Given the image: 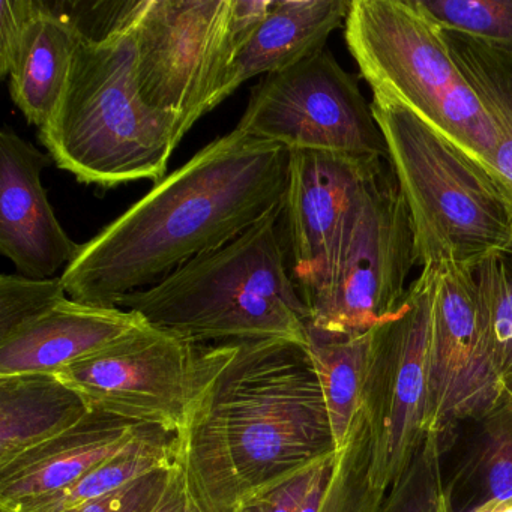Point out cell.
Segmentation results:
<instances>
[{"label": "cell", "mask_w": 512, "mask_h": 512, "mask_svg": "<svg viewBox=\"0 0 512 512\" xmlns=\"http://www.w3.org/2000/svg\"><path fill=\"white\" fill-rule=\"evenodd\" d=\"M197 350L176 460L202 512H238L337 455L307 347L260 338Z\"/></svg>", "instance_id": "cell-1"}, {"label": "cell", "mask_w": 512, "mask_h": 512, "mask_svg": "<svg viewBox=\"0 0 512 512\" xmlns=\"http://www.w3.org/2000/svg\"><path fill=\"white\" fill-rule=\"evenodd\" d=\"M289 151L238 128L212 140L97 236L61 274L70 298L116 307L283 206Z\"/></svg>", "instance_id": "cell-2"}, {"label": "cell", "mask_w": 512, "mask_h": 512, "mask_svg": "<svg viewBox=\"0 0 512 512\" xmlns=\"http://www.w3.org/2000/svg\"><path fill=\"white\" fill-rule=\"evenodd\" d=\"M125 4L98 37L83 35L64 94L40 140L82 184L113 188L163 181L182 142L173 119L143 101Z\"/></svg>", "instance_id": "cell-3"}, {"label": "cell", "mask_w": 512, "mask_h": 512, "mask_svg": "<svg viewBox=\"0 0 512 512\" xmlns=\"http://www.w3.org/2000/svg\"><path fill=\"white\" fill-rule=\"evenodd\" d=\"M283 206L116 307L196 346L283 338L308 346V308L281 244Z\"/></svg>", "instance_id": "cell-4"}, {"label": "cell", "mask_w": 512, "mask_h": 512, "mask_svg": "<svg viewBox=\"0 0 512 512\" xmlns=\"http://www.w3.org/2000/svg\"><path fill=\"white\" fill-rule=\"evenodd\" d=\"M415 238L418 265L473 269L512 247V200L463 151L395 104L374 101Z\"/></svg>", "instance_id": "cell-5"}, {"label": "cell", "mask_w": 512, "mask_h": 512, "mask_svg": "<svg viewBox=\"0 0 512 512\" xmlns=\"http://www.w3.org/2000/svg\"><path fill=\"white\" fill-rule=\"evenodd\" d=\"M344 38L374 101L409 110L494 176L493 118L416 0H352Z\"/></svg>", "instance_id": "cell-6"}, {"label": "cell", "mask_w": 512, "mask_h": 512, "mask_svg": "<svg viewBox=\"0 0 512 512\" xmlns=\"http://www.w3.org/2000/svg\"><path fill=\"white\" fill-rule=\"evenodd\" d=\"M418 265L406 205L391 166L344 226L317 286L304 296L308 331L353 335L391 319Z\"/></svg>", "instance_id": "cell-7"}, {"label": "cell", "mask_w": 512, "mask_h": 512, "mask_svg": "<svg viewBox=\"0 0 512 512\" xmlns=\"http://www.w3.org/2000/svg\"><path fill=\"white\" fill-rule=\"evenodd\" d=\"M143 101L173 119L179 139L217 107L239 49L233 0H140L125 4Z\"/></svg>", "instance_id": "cell-8"}, {"label": "cell", "mask_w": 512, "mask_h": 512, "mask_svg": "<svg viewBox=\"0 0 512 512\" xmlns=\"http://www.w3.org/2000/svg\"><path fill=\"white\" fill-rule=\"evenodd\" d=\"M239 131L287 151L388 158L385 139L358 83L323 49L251 89Z\"/></svg>", "instance_id": "cell-9"}, {"label": "cell", "mask_w": 512, "mask_h": 512, "mask_svg": "<svg viewBox=\"0 0 512 512\" xmlns=\"http://www.w3.org/2000/svg\"><path fill=\"white\" fill-rule=\"evenodd\" d=\"M433 266L412 281L400 310L376 328L362 412L370 431L371 487L389 490L415 460L425 436Z\"/></svg>", "instance_id": "cell-10"}, {"label": "cell", "mask_w": 512, "mask_h": 512, "mask_svg": "<svg viewBox=\"0 0 512 512\" xmlns=\"http://www.w3.org/2000/svg\"><path fill=\"white\" fill-rule=\"evenodd\" d=\"M197 368L196 344L146 323L55 376L91 410L176 434L196 394Z\"/></svg>", "instance_id": "cell-11"}, {"label": "cell", "mask_w": 512, "mask_h": 512, "mask_svg": "<svg viewBox=\"0 0 512 512\" xmlns=\"http://www.w3.org/2000/svg\"><path fill=\"white\" fill-rule=\"evenodd\" d=\"M425 434L445 437L458 424L482 421L506 400L494 364L473 269L433 266Z\"/></svg>", "instance_id": "cell-12"}, {"label": "cell", "mask_w": 512, "mask_h": 512, "mask_svg": "<svg viewBox=\"0 0 512 512\" xmlns=\"http://www.w3.org/2000/svg\"><path fill=\"white\" fill-rule=\"evenodd\" d=\"M388 167V158L289 151L281 215L302 298L319 283L350 215Z\"/></svg>", "instance_id": "cell-13"}, {"label": "cell", "mask_w": 512, "mask_h": 512, "mask_svg": "<svg viewBox=\"0 0 512 512\" xmlns=\"http://www.w3.org/2000/svg\"><path fill=\"white\" fill-rule=\"evenodd\" d=\"M50 161L13 128L0 133V253L25 277H56L80 250L43 187L41 175Z\"/></svg>", "instance_id": "cell-14"}, {"label": "cell", "mask_w": 512, "mask_h": 512, "mask_svg": "<svg viewBox=\"0 0 512 512\" xmlns=\"http://www.w3.org/2000/svg\"><path fill=\"white\" fill-rule=\"evenodd\" d=\"M146 323L137 311L67 296L0 338V379L58 373Z\"/></svg>", "instance_id": "cell-15"}, {"label": "cell", "mask_w": 512, "mask_h": 512, "mask_svg": "<svg viewBox=\"0 0 512 512\" xmlns=\"http://www.w3.org/2000/svg\"><path fill=\"white\" fill-rule=\"evenodd\" d=\"M151 425L91 410L0 467V512L52 496L118 454Z\"/></svg>", "instance_id": "cell-16"}, {"label": "cell", "mask_w": 512, "mask_h": 512, "mask_svg": "<svg viewBox=\"0 0 512 512\" xmlns=\"http://www.w3.org/2000/svg\"><path fill=\"white\" fill-rule=\"evenodd\" d=\"M352 0H277L256 31L236 50L218 104L257 76L295 67L325 49L346 22Z\"/></svg>", "instance_id": "cell-17"}, {"label": "cell", "mask_w": 512, "mask_h": 512, "mask_svg": "<svg viewBox=\"0 0 512 512\" xmlns=\"http://www.w3.org/2000/svg\"><path fill=\"white\" fill-rule=\"evenodd\" d=\"M79 20L34 0L31 17L8 70L11 100L29 124L43 128L58 107L82 41Z\"/></svg>", "instance_id": "cell-18"}, {"label": "cell", "mask_w": 512, "mask_h": 512, "mask_svg": "<svg viewBox=\"0 0 512 512\" xmlns=\"http://www.w3.org/2000/svg\"><path fill=\"white\" fill-rule=\"evenodd\" d=\"M91 412L55 374L0 379V467Z\"/></svg>", "instance_id": "cell-19"}, {"label": "cell", "mask_w": 512, "mask_h": 512, "mask_svg": "<svg viewBox=\"0 0 512 512\" xmlns=\"http://www.w3.org/2000/svg\"><path fill=\"white\" fill-rule=\"evenodd\" d=\"M374 344L376 328L353 335L308 331V355L325 398L337 452L346 445L361 413Z\"/></svg>", "instance_id": "cell-20"}, {"label": "cell", "mask_w": 512, "mask_h": 512, "mask_svg": "<svg viewBox=\"0 0 512 512\" xmlns=\"http://www.w3.org/2000/svg\"><path fill=\"white\" fill-rule=\"evenodd\" d=\"M175 460L176 434L151 427L70 487L2 512H73L146 473L167 469Z\"/></svg>", "instance_id": "cell-21"}, {"label": "cell", "mask_w": 512, "mask_h": 512, "mask_svg": "<svg viewBox=\"0 0 512 512\" xmlns=\"http://www.w3.org/2000/svg\"><path fill=\"white\" fill-rule=\"evenodd\" d=\"M442 31L461 73L496 125L494 176L512 200V58L469 35Z\"/></svg>", "instance_id": "cell-22"}, {"label": "cell", "mask_w": 512, "mask_h": 512, "mask_svg": "<svg viewBox=\"0 0 512 512\" xmlns=\"http://www.w3.org/2000/svg\"><path fill=\"white\" fill-rule=\"evenodd\" d=\"M494 364L506 395L512 391V247L473 268Z\"/></svg>", "instance_id": "cell-23"}, {"label": "cell", "mask_w": 512, "mask_h": 512, "mask_svg": "<svg viewBox=\"0 0 512 512\" xmlns=\"http://www.w3.org/2000/svg\"><path fill=\"white\" fill-rule=\"evenodd\" d=\"M370 457V431L361 412L335 455L319 512H380L386 496L371 487Z\"/></svg>", "instance_id": "cell-24"}, {"label": "cell", "mask_w": 512, "mask_h": 512, "mask_svg": "<svg viewBox=\"0 0 512 512\" xmlns=\"http://www.w3.org/2000/svg\"><path fill=\"white\" fill-rule=\"evenodd\" d=\"M443 437L427 434L415 460L395 482L380 512H454L451 487L443 479Z\"/></svg>", "instance_id": "cell-25"}, {"label": "cell", "mask_w": 512, "mask_h": 512, "mask_svg": "<svg viewBox=\"0 0 512 512\" xmlns=\"http://www.w3.org/2000/svg\"><path fill=\"white\" fill-rule=\"evenodd\" d=\"M448 31L461 32L512 58V0H416Z\"/></svg>", "instance_id": "cell-26"}, {"label": "cell", "mask_w": 512, "mask_h": 512, "mask_svg": "<svg viewBox=\"0 0 512 512\" xmlns=\"http://www.w3.org/2000/svg\"><path fill=\"white\" fill-rule=\"evenodd\" d=\"M482 430L470 458L478 485V503L512 499V406L503 401L499 409L482 419Z\"/></svg>", "instance_id": "cell-27"}, {"label": "cell", "mask_w": 512, "mask_h": 512, "mask_svg": "<svg viewBox=\"0 0 512 512\" xmlns=\"http://www.w3.org/2000/svg\"><path fill=\"white\" fill-rule=\"evenodd\" d=\"M61 277L31 278L22 274L0 277V338L67 298Z\"/></svg>", "instance_id": "cell-28"}, {"label": "cell", "mask_w": 512, "mask_h": 512, "mask_svg": "<svg viewBox=\"0 0 512 512\" xmlns=\"http://www.w3.org/2000/svg\"><path fill=\"white\" fill-rule=\"evenodd\" d=\"M172 466L146 473L73 512H154L166 491Z\"/></svg>", "instance_id": "cell-29"}, {"label": "cell", "mask_w": 512, "mask_h": 512, "mask_svg": "<svg viewBox=\"0 0 512 512\" xmlns=\"http://www.w3.org/2000/svg\"><path fill=\"white\" fill-rule=\"evenodd\" d=\"M34 0H0V74L7 77L11 62L31 17Z\"/></svg>", "instance_id": "cell-30"}, {"label": "cell", "mask_w": 512, "mask_h": 512, "mask_svg": "<svg viewBox=\"0 0 512 512\" xmlns=\"http://www.w3.org/2000/svg\"><path fill=\"white\" fill-rule=\"evenodd\" d=\"M332 460H334V458H332ZM329 461H326V463H329ZM326 463L313 467V469L295 476V478L290 479V481L284 482L280 487L269 491V493L260 497L256 502L262 506L263 512H298L299 506H301L302 500H304L311 482L316 478L320 467L325 466Z\"/></svg>", "instance_id": "cell-31"}, {"label": "cell", "mask_w": 512, "mask_h": 512, "mask_svg": "<svg viewBox=\"0 0 512 512\" xmlns=\"http://www.w3.org/2000/svg\"><path fill=\"white\" fill-rule=\"evenodd\" d=\"M154 512H202L188 488L184 469L178 460L170 469L166 491Z\"/></svg>", "instance_id": "cell-32"}, {"label": "cell", "mask_w": 512, "mask_h": 512, "mask_svg": "<svg viewBox=\"0 0 512 512\" xmlns=\"http://www.w3.org/2000/svg\"><path fill=\"white\" fill-rule=\"evenodd\" d=\"M238 512H263L262 506L257 502L248 503V505L242 506Z\"/></svg>", "instance_id": "cell-33"}, {"label": "cell", "mask_w": 512, "mask_h": 512, "mask_svg": "<svg viewBox=\"0 0 512 512\" xmlns=\"http://www.w3.org/2000/svg\"><path fill=\"white\" fill-rule=\"evenodd\" d=\"M506 401H508L509 404L512 406V391L509 392L508 395H506Z\"/></svg>", "instance_id": "cell-34"}]
</instances>
